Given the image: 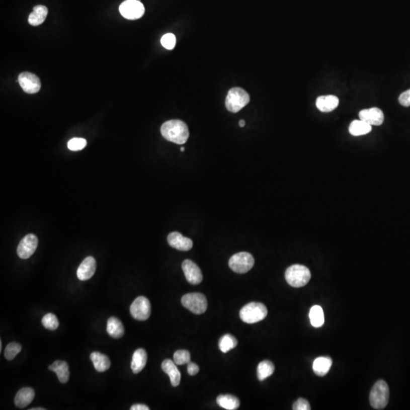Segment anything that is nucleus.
<instances>
[{
    "label": "nucleus",
    "instance_id": "obj_1",
    "mask_svg": "<svg viewBox=\"0 0 410 410\" xmlns=\"http://www.w3.org/2000/svg\"><path fill=\"white\" fill-rule=\"evenodd\" d=\"M160 132L165 139L177 144H185L189 137L187 125L178 119L164 122L161 126Z\"/></svg>",
    "mask_w": 410,
    "mask_h": 410
},
{
    "label": "nucleus",
    "instance_id": "obj_2",
    "mask_svg": "<svg viewBox=\"0 0 410 410\" xmlns=\"http://www.w3.org/2000/svg\"><path fill=\"white\" fill-rule=\"evenodd\" d=\"M285 278L289 285L299 288L305 286L311 279L309 269L304 265H294L287 268L285 273Z\"/></svg>",
    "mask_w": 410,
    "mask_h": 410
},
{
    "label": "nucleus",
    "instance_id": "obj_3",
    "mask_svg": "<svg viewBox=\"0 0 410 410\" xmlns=\"http://www.w3.org/2000/svg\"><path fill=\"white\" fill-rule=\"evenodd\" d=\"M268 315V309L260 302H250L240 310V318L247 323H255L263 320Z\"/></svg>",
    "mask_w": 410,
    "mask_h": 410
},
{
    "label": "nucleus",
    "instance_id": "obj_4",
    "mask_svg": "<svg viewBox=\"0 0 410 410\" xmlns=\"http://www.w3.org/2000/svg\"><path fill=\"white\" fill-rule=\"evenodd\" d=\"M250 97L241 88H233L228 92L226 98V109L232 113H238L250 103Z\"/></svg>",
    "mask_w": 410,
    "mask_h": 410
},
{
    "label": "nucleus",
    "instance_id": "obj_5",
    "mask_svg": "<svg viewBox=\"0 0 410 410\" xmlns=\"http://www.w3.org/2000/svg\"><path fill=\"white\" fill-rule=\"evenodd\" d=\"M390 390L386 381L383 380L377 381L372 387L369 400L375 409H383L389 402Z\"/></svg>",
    "mask_w": 410,
    "mask_h": 410
},
{
    "label": "nucleus",
    "instance_id": "obj_6",
    "mask_svg": "<svg viewBox=\"0 0 410 410\" xmlns=\"http://www.w3.org/2000/svg\"><path fill=\"white\" fill-rule=\"evenodd\" d=\"M182 304L185 308L194 314H201L205 312L208 308L206 297L201 293H188L182 298Z\"/></svg>",
    "mask_w": 410,
    "mask_h": 410
},
{
    "label": "nucleus",
    "instance_id": "obj_7",
    "mask_svg": "<svg viewBox=\"0 0 410 410\" xmlns=\"http://www.w3.org/2000/svg\"><path fill=\"white\" fill-rule=\"evenodd\" d=\"M254 265V258L249 253H237L233 255L229 260V268L238 274L249 272Z\"/></svg>",
    "mask_w": 410,
    "mask_h": 410
},
{
    "label": "nucleus",
    "instance_id": "obj_8",
    "mask_svg": "<svg viewBox=\"0 0 410 410\" xmlns=\"http://www.w3.org/2000/svg\"><path fill=\"white\" fill-rule=\"evenodd\" d=\"M119 12L125 19L136 20L144 14V7L138 0H126L119 7Z\"/></svg>",
    "mask_w": 410,
    "mask_h": 410
},
{
    "label": "nucleus",
    "instance_id": "obj_9",
    "mask_svg": "<svg viewBox=\"0 0 410 410\" xmlns=\"http://www.w3.org/2000/svg\"><path fill=\"white\" fill-rule=\"evenodd\" d=\"M150 301L144 296H139L131 305L130 313L136 320H146L150 317Z\"/></svg>",
    "mask_w": 410,
    "mask_h": 410
},
{
    "label": "nucleus",
    "instance_id": "obj_10",
    "mask_svg": "<svg viewBox=\"0 0 410 410\" xmlns=\"http://www.w3.org/2000/svg\"><path fill=\"white\" fill-rule=\"evenodd\" d=\"M38 245V238L34 234L25 235L18 246L17 253L19 258L28 259L35 253Z\"/></svg>",
    "mask_w": 410,
    "mask_h": 410
},
{
    "label": "nucleus",
    "instance_id": "obj_11",
    "mask_svg": "<svg viewBox=\"0 0 410 410\" xmlns=\"http://www.w3.org/2000/svg\"><path fill=\"white\" fill-rule=\"evenodd\" d=\"M19 82L24 92L28 94H36L40 90L41 83L36 74L23 72L19 74Z\"/></svg>",
    "mask_w": 410,
    "mask_h": 410
},
{
    "label": "nucleus",
    "instance_id": "obj_12",
    "mask_svg": "<svg viewBox=\"0 0 410 410\" xmlns=\"http://www.w3.org/2000/svg\"><path fill=\"white\" fill-rule=\"evenodd\" d=\"M185 277L189 283L192 285H198L201 283L203 280L202 272L199 267L192 262V261L185 260L182 265Z\"/></svg>",
    "mask_w": 410,
    "mask_h": 410
},
{
    "label": "nucleus",
    "instance_id": "obj_13",
    "mask_svg": "<svg viewBox=\"0 0 410 410\" xmlns=\"http://www.w3.org/2000/svg\"><path fill=\"white\" fill-rule=\"evenodd\" d=\"M359 116L361 120L365 121L371 126H381L384 120L382 110L377 107L361 110Z\"/></svg>",
    "mask_w": 410,
    "mask_h": 410
},
{
    "label": "nucleus",
    "instance_id": "obj_14",
    "mask_svg": "<svg viewBox=\"0 0 410 410\" xmlns=\"http://www.w3.org/2000/svg\"><path fill=\"white\" fill-rule=\"evenodd\" d=\"M168 241L172 248L180 251L186 252L192 250L193 241L187 237H184L179 232H173L168 236Z\"/></svg>",
    "mask_w": 410,
    "mask_h": 410
},
{
    "label": "nucleus",
    "instance_id": "obj_15",
    "mask_svg": "<svg viewBox=\"0 0 410 410\" xmlns=\"http://www.w3.org/2000/svg\"><path fill=\"white\" fill-rule=\"evenodd\" d=\"M96 271V261L92 256L86 258L77 268V278L80 280H88L92 278Z\"/></svg>",
    "mask_w": 410,
    "mask_h": 410
},
{
    "label": "nucleus",
    "instance_id": "obj_16",
    "mask_svg": "<svg viewBox=\"0 0 410 410\" xmlns=\"http://www.w3.org/2000/svg\"><path fill=\"white\" fill-rule=\"evenodd\" d=\"M162 371L169 375L173 387H177L181 381V373L177 367V364L171 359H166L161 365Z\"/></svg>",
    "mask_w": 410,
    "mask_h": 410
},
{
    "label": "nucleus",
    "instance_id": "obj_17",
    "mask_svg": "<svg viewBox=\"0 0 410 410\" xmlns=\"http://www.w3.org/2000/svg\"><path fill=\"white\" fill-rule=\"evenodd\" d=\"M339 104V99L338 97L334 95H326L320 96L316 100V107L323 113H329L333 111Z\"/></svg>",
    "mask_w": 410,
    "mask_h": 410
},
{
    "label": "nucleus",
    "instance_id": "obj_18",
    "mask_svg": "<svg viewBox=\"0 0 410 410\" xmlns=\"http://www.w3.org/2000/svg\"><path fill=\"white\" fill-rule=\"evenodd\" d=\"M35 396L34 389L31 387H24L21 389L15 397V404L19 408H25L28 406Z\"/></svg>",
    "mask_w": 410,
    "mask_h": 410
},
{
    "label": "nucleus",
    "instance_id": "obj_19",
    "mask_svg": "<svg viewBox=\"0 0 410 410\" xmlns=\"http://www.w3.org/2000/svg\"><path fill=\"white\" fill-rule=\"evenodd\" d=\"M49 369L56 374L58 379L61 383L65 384L68 382L70 374L69 370H68V365L66 362L60 360L56 361L49 366Z\"/></svg>",
    "mask_w": 410,
    "mask_h": 410
},
{
    "label": "nucleus",
    "instance_id": "obj_20",
    "mask_svg": "<svg viewBox=\"0 0 410 410\" xmlns=\"http://www.w3.org/2000/svg\"><path fill=\"white\" fill-rule=\"evenodd\" d=\"M147 361V355L144 349H138L135 350L132 356V363H131L132 372L134 374L141 372L145 367Z\"/></svg>",
    "mask_w": 410,
    "mask_h": 410
},
{
    "label": "nucleus",
    "instance_id": "obj_21",
    "mask_svg": "<svg viewBox=\"0 0 410 410\" xmlns=\"http://www.w3.org/2000/svg\"><path fill=\"white\" fill-rule=\"evenodd\" d=\"M107 332L112 338L119 339L124 335V326L117 317H111L107 321Z\"/></svg>",
    "mask_w": 410,
    "mask_h": 410
},
{
    "label": "nucleus",
    "instance_id": "obj_22",
    "mask_svg": "<svg viewBox=\"0 0 410 410\" xmlns=\"http://www.w3.org/2000/svg\"><path fill=\"white\" fill-rule=\"evenodd\" d=\"M47 14H48V10L47 7L41 5L37 6L33 9L32 13L30 14L28 22L32 26H38L44 23Z\"/></svg>",
    "mask_w": 410,
    "mask_h": 410
},
{
    "label": "nucleus",
    "instance_id": "obj_23",
    "mask_svg": "<svg viewBox=\"0 0 410 410\" xmlns=\"http://www.w3.org/2000/svg\"><path fill=\"white\" fill-rule=\"evenodd\" d=\"M332 359L330 357H318L314 361L313 371L317 376L323 377L330 371Z\"/></svg>",
    "mask_w": 410,
    "mask_h": 410
},
{
    "label": "nucleus",
    "instance_id": "obj_24",
    "mask_svg": "<svg viewBox=\"0 0 410 410\" xmlns=\"http://www.w3.org/2000/svg\"><path fill=\"white\" fill-rule=\"evenodd\" d=\"M90 358L93 362L94 367L98 372H104L110 368V361L106 355L99 352H94L91 354Z\"/></svg>",
    "mask_w": 410,
    "mask_h": 410
},
{
    "label": "nucleus",
    "instance_id": "obj_25",
    "mask_svg": "<svg viewBox=\"0 0 410 410\" xmlns=\"http://www.w3.org/2000/svg\"><path fill=\"white\" fill-rule=\"evenodd\" d=\"M371 131H372V126L361 119L353 121L349 127V132L353 136L367 135Z\"/></svg>",
    "mask_w": 410,
    "mask_h": 410
},
{
    "label": "nucleus",
    "instance_id": "obj_26",
    "mask_svg": "<svg viewBox=\"0 0 410 410\" xmlns=\"http://www.w3.org/2000/svg\"><path fill=\"white\" fill-rule=\"evenodd\" d=\"M217 402L220 407L227 410H235L239 407V399L230 394L220 395L217 398Z\"/></svg>",
    "mask_w": 410,
    "mask_h": 410
},
{
    "label": "nucleus",
    "instance_id": "obj_27",
    "mask_svg": "<svg viewBox=\"0 0 410 410\" xmlns=\"http://www.w3.org/2000/svg\"><path fill=\"white\" fill-rule=\"evenodd\" d=\"M274 365L271 361L265 360L259 363L257 368V375L259 381H263L273 375Z\"/></svg>",
    "mask_w": 410,
    "mask_h": 410
},
{
    "label": "nucleus",
    "instance_id": "obj_28",
    "mask_svg": "<svg viewBox=\"0 0 410 410\" xmlns=\"http://www.w3.org/2000/svg\"><path fill=\"white\" fill-rule=\"evenodd\" d=\"M309 318L311 325L314 327H320L324 323L323 309L319 305H314L309 311Z\"/></svg>",
    "mask_w": 410,
    "mask_h": 410
},
{
    "label": "nucleus",
    "instance_id": "obj_29",
    "mask_svg": "<svg viewBox=\"0 0 410 410\" xmlns=\"http://www.w3.org/2000/svg\"><path fill=\"white\" fill-rule=\"evenodd\" d=\"M238 344V341L235 337L231 335H225L222 337L219 341V349L220 351L226 353L235 348Z\"/></svg>",
    "mask_w": 410,
    "mask_h": 410
},
{
    "label": "nucleus",
    "instance_id": "obj_30",
    "mask_svg": "<svg viewBox=\"0 0 410 410\" xmlns=\"http://www.w3.org/2000/svg\"><path fill=\"white\" fill-rule=\"evenodd\" d=\"M42 324L48 330L55 331L57 329L59 323L56 316L53 313H49L43 317Z\"/></svg>",
    "mask_w": 410,
    "mask_h": 410
},
{
    "label": "nucleus",
    "instance_id": "obj_31",
    "mask_svg": "<svg viewBox=\"0 0 410 410\" xmlns=\"http://www.w3.org/2000/svg\"><path fill=\"white\" fill-rule=\"evenodd\" d=\"M22 346L18 343H10L5 349L4 355H5L6 359L9 361L13 360L22 351Z\"/></svg>",
    "mask_w": 410,
    "mask_h": 410
},
{
    "label": "nucleus",
    "instance_id": "obj_32",
    "mask_svg": "<svg viewBox=\"0 0 410 410\" xmlns=\"http://www.w3.org/2000/svg\"><path fill=\"white\" fill-rule=\"evenodd\" d=\"M174 361L177 365H183L191 362L190 353L187 350H180L174 355Z\"/></svg>",
    "mask_w": 410,
    "mask_h": 410
},
{
    "label": "nucleus",
    "instance_id": "obj_33",
    "mask_svg": "<svg viewBox=\"0 0 410 410\" xmlns=\"http://www.w3.org/2000/svg\"><path fill=\"white\" fill-rule=\"evenodd\" d=\"M87 145V141L85 138H74L68 142V148L72 151L82 150Z\"/></svg>",
    "mask_w": 410,
    "mask_h": 410
},
{
    "label": "nucleus",
    "instance_id": "obj_34",
    "mask_svg": "<svg viewBox=\"0 0 410 410\" xmlns=\"http://www.w3.org/2000/svg\"><path fill=\"white\" fill-rule=\"evenodd\" d=\"M161 44L164 48L173 50L176 45V37L174 34H166L162 36L160 40Z\"/></svg>",
    "mask_w": 410,
    "mask_h": 410
},
{
    "label": "nucleus",
    "instance_id": "obj_35",
    "mask_svg": "<svg viewBox=\"0 0 410 410\" xmlns=\"http://www.w3.org/2000/svg\"><path fill=\"white\" fill-rule=\"evenodd\" d=\"M293 409L294 410H310L311 406H310L309 402L303 398H300L297 401L294 402L293 405Z\"/></svg>",
    "mask_w": 410,
    "mask_h": 410
},
{
    "label": "nucleus",
    "instance_id": "obj_36",
    "mask_svg": "<svg viewBox=\"0 0 410 410\" xmlns=\"http://www.w3.org/2000/svg\"><path fill=\"white\" fill-rule=\"evenodd\" d=\"M399 102L403 107H410V89L399 95Z\"/></svg>",
    "mask_w": 410,
    "mask_h": 410
},
{
    "label": "nucleus",
    "instance_id": "obj_37",
    "mask_svg": "<svg viewBox=\"0 0 410 410\" xmlns=\"http://www.w3.org/2000/svg\"><path fill=\"white\" fill-rule=\"evenodd\" d=\"M187 365L188 373H189V375H191V376L196 375L199 372V367H198V365H196V364L194 363V362H189Z\"/></svg>",
    "mask_w": 410,
    "mask_h": 410
},
{
    "label": "nucleus",
    "instance_id": "obj_38",
    "mask_svg": "<svg viewBox=\"0 0 410 410\" xmlns=\"http://www.w3.org/2000/svg\"><path fill=\"white\" fill-rule=\"evenodd\" d=\"M131 410H149L150 408H149L147 405H144V404H135V405H132L131 407Z\"/></svg>",
    "mask_w": 410,
    "mask_h": 410
},
{
    "label": "nucleus",
    "instance_id": "obj_39",
    "mask_svg": "<svg viewBox=\"0 0 410 410\" xmlns=\"http://www.w3.org/2000/svg\"><path fill=\"white\" fill-rule=\"evenodd\" d=\"M238 124H239L240 127H244V126H245V122H244V120H243V119H241V120H240L239 122H238Z\"/></svg>",
    "mask_w": 410,
    "mask_h": 410
},
{
    "label": "nucleus",
    "instance_id": "obj_40",
    "mask_svg": "<svg viewBox=\"0 0 410 410\" xmlns=\"http://www.w3.org/2000/svg\"><path fill=\"white\" fill-rule=\"evenodd\" d=\"M30 410H45V408H41V407H37V408H30Z\"/></svg>",
    "mask_w": 410,
    "mask_h": 410
},
{
    "label": "nucleus",
    "instance_id": "obj_41",
    "mask_svg": "<svg viewBox=\"0 0 410 410\" xmlns=\"http://www.w3.org/2000/svg\"><path fill=\"white\" fill-rule=\"evenodd\" d=\"M184 150H185V148H184V147H181V151H182V152H183V151H184Z\"/></svg>",
    "mask_w": 410,
    "mask_h": 410
}]
</instances>
